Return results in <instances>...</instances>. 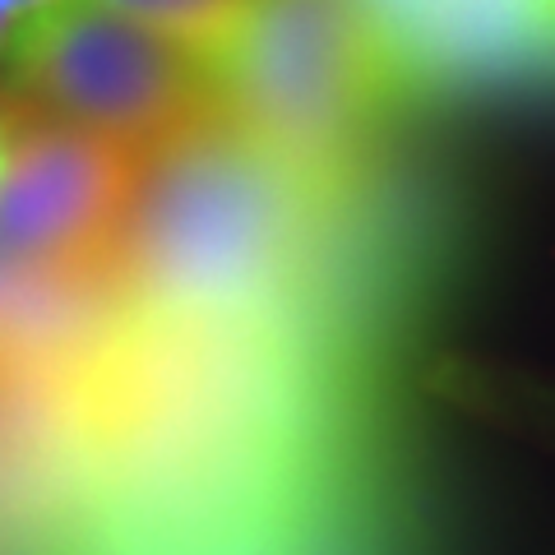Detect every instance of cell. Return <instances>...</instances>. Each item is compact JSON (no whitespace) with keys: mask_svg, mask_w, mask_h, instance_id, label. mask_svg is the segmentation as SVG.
I'll return each mask as SVG.
<instances>
[{"mask_svg":"<svg viewBox=\"0 0 555 555\" xmlns=\"http://www.w3.org/2000/svg\"><path fill=\"white\" fill-rule=\"evenodd\" d=\"M324 181L228 116L149 158L102 292L177 320H255L292 287Z\"/></svg>","mask_w":555,"mask_h":555,"instance_id":"6da1fadb","label":"cell"},{"mask_svg":"<svg viewBox=\"0 0 555 555\" xmlns=\"http://www.w3.org/2000/svg\"><path fill=\"white\" fill-rule=\"evenodd\" d=\"M222 116L283 163L334 181L398 83L357 0H250L214 61Z\"/></svg>","mask_w":555,"mask_h":555,"instance_id":"7a4b0ae2","label":"cell"},{"mask_svg":"<svg viewBox=\"0 0 555 555\" xmlns=\"http://www.w3.org/2000/svg\"><path fill=\"white\" fill-rule=\"evenodd\" d=\"M0 93L144 158L222 116L208 61L98 0H51L14 24Z\"/></svg>","mask_w":555,"mask_h":555,"instance_id":"3957f363","label":"cell"},{"mask_svg":"<svg viewBox=\"0 0 555 555\" xmlns=\"http://www.w3.org/2000/svg\"><path fill=\"white\" fill-rule=\"evenodd\" d=\"M144 177V153L20 107L14 153L0 177V259L51 287H98L130 228Z\"/></svg>","mask_w":555,"mask_h":555,"instance_id":"277c9868","label":"cell"},{"mask_svg":"<svg viewBox=\"0 0 555 555\" xmlns=\"http://www.w3.org/2000/svg\"><path fill=\"white\" fill-rule=\"evenodd\" d=\"M398 98L555 89V0H357Z\"/></svg>","mask_w":555,"mask_h":555,"instance_id":"5b68a950","label":"cell"},{"mask_svg":"<svg viewBox=\"0 0 555 555\" xmlns=\"http://www.w3.org/2000/svg\"><path fill=\"white\" fill-rule=\"evenodd\" d=\"M98 5L158 28L163 38L195 51L199 61H214L236 33L250 0H98Z\"/></svg>","mask_w":555,"mask_h":555,"instance_id":"8992f818","label":"cell"},{"mask_svg":"<svg viewBox=\"0 0 555 555\" xmlns=\"http://www.w3.org/2000/svg\"><path fill=\"white\" fill-rule=\"evenodd\" d=\"M61 292H69V287L38 283V278H28L24 269H14L10 259H0V361L14 352V343L42 320V310L56 301Z\"/></svg>","mask_w":555,"mask_h":555,"instance_id":"52a82bcc","label":"cell"},{"mask_svg":"<svg viewBox=\"0 0 555 555\" xmlns=\"http://www.w3.org/2000/svg\"><path fill=\"white\" fill-rule=\"evenodd\" d=\"M14 126H20V107L0 93V177H5L10 153H14Z\"/></svg>","mask_w":555,"mask_h":555,"instance_id":"ba28073f","label":"cell"},{"mask_svg":"<svg viewBox=\"0 0 555 555\" xmlns=\"http://www.w3.org/2000/svg\"><path fill=\"white\" fill-rule=\"evenodd\" d=\"M24 14H28V5H24V0H0V51H5L10 33H14V24H20Z\"/></svg>","mask_w":555,"mask_h":555,"instance_id":"9c48e42d","label":"cell"},{"mask_svg":"<svg viewBox=\"0 0 555 555\" xmlns=\"http://www.w3.org/2000/svg\"><path fill=\"white\" fill-rule=\"evenodd\" d=\"M24 5H28V14H33V10H42V5H51V0H24Z\"/></svg>","mask_w":555,"mask_h":555,"instance_id":"30bf717a","label":"cell"}]
</instances>
